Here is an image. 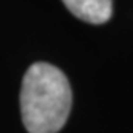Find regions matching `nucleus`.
<instances>
[{"mask_svg":"<svg viewBox=\"0 0 133 133\" xmlns=\"http://www.w3.org/2000/svg\"><path fill=\"white\" fill-rule=\"evenodd\" d=\"M68 10L90 24H104L111 19L112 0H63Z\"/></svg>","mask_w":133,"mask_h":133,"instance_id":"obj_2","label":"nucleus"},{"mask_svg":"<svg viewBox=\"0 0 133 133\" xmlns=\"http://www.w3.org/2000/svg\"><path fill=\"white\" fill-rule=\"evenodd\" d=\"M19 104L29 133H58L72 106L68 77L48 63L32 64L23 79Z\"/></svg>","mask_w":133,"mask_h":133,"instance_id":"obj_1","label":"nucleus"}]
</instances>
